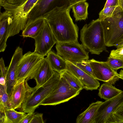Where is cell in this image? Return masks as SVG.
I'll use <instances>...</instances> for the list:
<instances>
[{
	"instance_id": "f1b7e54d",
	"label": "cell",
	"mask_w": 123,
	"mask_h": 123,
	"mask_svg": "<svg viewBox=\"0 0 123 123\" xmlns=\"http://www.w3.org/2000/svg\"><path fill=\"white\" fill-rule=\"evenodd\" d=\"M107 63L109 66L113 70L117 71L120 68L123 69V60L116 59L109 56Z\"/></svg>"
},
{
	"instance_id": "7c38bea8",
	"label": "cell",
	"mask_w": 123,
	"mask_h": 123,
	"mask_svg": "<svg viewBox=\"0 0 123 123\" xmlns=\"http://www.w3.org/2000/svg\"><path fill=\"white\" fill-rule=\"evenodd\" d=\"M71 6L70 0H38L30 12L27 23L56 7Z\"/></svg>"
},
{
	"instance_id": "8992f818",
	"label": "cell",
	"mask_w": 123,
	"mask_h": 123,
	"mask_svg": "<svg viewBox=\"0 0 123 123\" xmlns=\"http://www.w3.org/2000/svg\"><path fill=\"white\" fill-rule=\"evenodd\" d=\"M80 91L71 86L61 76L55 89L42 101L40 105H56L66 102L78 95Z\"/></svg>"
},
{
	"instance_id": "d6986e66",
	"label": "cell",
	"mask_w": 123,
	"mask_h": 123,
	"mask_svg": "<svg viewBox=\"0 0 123 123\" xmlns=\"http://www.w3.org/2000/svg\"><path fill=\"white\" fill-rule=\"evenodd\" d=\"M103 102L102 101H97L90 104L85 111L77 116L76 119V123H93L96 113Z\"/></svg>"
},
{
	"instance_id": "6da1fadb",
	"label": "cell",
	"mask_w": 123,
	"mask_h": 123,
	"mask_svg": "<svg viewBox=\"0 0 123 123\" xmlns=\"http://www.w3.org/2000/svg\"><path fill=\"white\" fill-rule=\"evenodd\" d=\"M71 7L66 6L56 7L43 15L57 42L78 41L79 28L70 15Z\"/></svg>"
},
{
	"instance_id": "4fadbf2b",
	"label": "cell",
	"mask_w": 123,
	"mask_h": 123,
	"mask_svg": "<svg viewBox=\"0 0 123 123\" xmlns=\"http://www.w3.org/2000/svg\"><path fill=\"white\" fill-rule=\"evenodd\" d=\"M66 61L67 70L78 79L82 84L84 89L91 91L98 89L100 85L98 80L83 71L74 64Z\"/></svg>"
},
{
	"instance_id": "d4e9b609",
	"label": "cell",
	"mask_w": 123,
	"mask_h": 123,
	"mask_svg": "<svg viewBox=\"0 0 123 123\" xmlns=\"http://www.w3.org/2000/svg\"><path fill=\"white\" fill-rule=\"evenodd\" d=\"M123 123V104L109 117L106 123Z\"/></svg>"
},
{
	"instance_id": "f35d334b",
	"label": "cell",
	"mask_w": 123,
	"mask_h": 123,
	"mask_svg": "<svg viewBox=\"0 0 123 123\" xmlns=\"http://www.w3.org/2000/svg\"><path fill=\"white\" fill-rule=\"evenodd\" d=\"M118 76L119 78L123 80V69L120 70L119 74Z\"/></svg>"
},
{
	"instance_id": "9a60e30c",
	"label": "cell",
	"mask_w": 123,
	"mask_h": 123,
	"mask_svg": "<svg viewBox=\"0 0 123 123\" xmlns=\"http://www.w3.org/2000/svg\"><path fill=\"white\" fill-rule=\"evenodd\" d=\"M28 85L25 80L17 81L10 96L12 108L15 109L22 107L26 95Z\"/></svg>"
},
{
	"instance_id": "ac0fdd59",
	"label": "cell",
	"mask_w": 123,
	"mask_h": 123,
	"mask_svg": "<svg viewBox=\"0 0 123 123\" xmlns=\"http://www.w3.org/2000/svg\"><path fill=\"white\" fill-rule=\"evenodd\" d=\"M54 73L49 62L45 58L40 68L33 79L36 83L35 87H37L43 85L51 78Z\"/></svg>"
},
{
	"instance_id": "d6a6232c",
	"label": "cell",
	"mask_w": 123,
	"mask_h": 123,
	"mask_svg": "<svg viewBox=\"0 0 123 123\" xmlns=\"http://www.w3.org/2000/svg\"><path fill=\"white\" fill-rule=\"evenodd\" d=\"M35 113L34 112L28 113L21 119L19 123H30Z\"/></svg>"
},
{
	"instance_id": "8fae6325",
	"label": "cell",
	"mask_w": 123,
	"mask_h": 123,
	"mask_svg": "<svg viewBox=\"0 0 123 123\" xmlns=\"http://www.w3.org/2000/svg\"><path fill=\"white\" fill-rule=\"evenodd\" d=\"M95 78L98 80L111 85L114 84L119 78V74L107 64L106 61L89 60Z\"/></svg>"
},
{
	"instance_id": "603a6c76",
	"label": "cell",
	"mask_w": 123,
	"mask_h": 123,
	"mask_svg": "<svg viewBox=\"0 0 123 123\" xmlns=\"http://www.w3.org/2000/svg\"><path fill=\"white\" fill-rule=\"evenodd\" d=\"M4 123H19L27 114L24 112L17 111L12 108H4Z\"/></svg>"
},
{
	"instance_id": "3957f363",
	"label": "cell",
	"mask_w": 123,
	"mask_h": 123,
	"mask_svg": "<svg viewBox=\"0 0 123 123\" xmlns=\"http://www.w3.org/2000/svg\"><path fill=\"white\" fill-rule=\"evenodd\" d=\"M61 77L60 73L54 71L51 78L42 86L31 88L28 84L26 95L22 106L23 111L27 113L34 112L42 101L55 89Z\"/></svg>"
},
{
	"instance_id": "44dd1931",
	"label": "cell",
	"mask_w": 123,
	"mask_h": 123,
	"mask_svg": "<svg viewBox=\"0 0 123 123\" xmlns=\"http://www.w3.org/2000/svg\"><path fill=\"white\" fill-rule=\"evenodd\" d=\"M122 91L112 85L105 82L100 86L98 95L100 98L106 101L117 95Z\"/></svg>"
},
{
	"instance_id": "2e32d148",
	"label": "cell",
	"mask_w": 123,
	"mask_h": 123,
	"mask_svg": "<svg viewBox=\"0 0 123 123\" xmlns=\"http://www.w3.org/2000/svg\"><path fill=\"white\" fill-rule=\"evenodd\" d=\"M45 21V19L43 15L27 23L21 36L24 37H29L33 38L42 30Z\"/></svg>"
},
{
	"instance_id": "ffe728a7",
	"label": "cell",
	"mask_w": 123,
	"mask_h": 123,
	"mask_svg": "<svg viewBox=\"0 0 123 123\" xmlns=\"http://www.w3.org/2000/svg\"><path fill=\"white\" fill-rule=\"evenodd\" d=\"M46 56V58L54 71L61 74L67 70L66 61L57 53L51 50Z\"/></svg>"
},
{
	"instance_id": "4dcf8cb0",
	"label": "cell",
	"mask_w": 123,
	"mask_h": 123,
	"mask_svg": "<svg viewBox=\"0 0 123 123\" xmlns=\"http://www.w3.org/2000/svg\"><path fill=\"white\" fill-rule=\"evenodd\" d=\"M43 115L42 113H35L30 123H44Z\"/></svg>"
},
{
	"instance_id": "b9f144b4",
	"label": "cell",
	"mask_w": 123,
	"mask_h": 123,
	"mask_svg": "<svg viewBox=\"0 0 123 123\" xmlns=\"http://www.w3.org/2000/svg\"><path fill=\"white\" fill-rule=\"evenodd\" d=\"M20 1H21L23 2H25L27 0H19Z\"/></svg>"
},
{
	"instance_id": "e0dca14e",
	"label": "cell",
	"mask_w": 123,
	"mask_h": 123,
	"mask_svg": "<svg viewBox=\"0 0 123 123\" xmlns=\"http://www.w3.org/2000/svg\"><path fill=\"white\" fill-rule=\"evenodd\" d=\"M10 14L5 11L0 15V52H4L7 46L6 41L8 38L9 23L8 18Z\"/></svg>"
},
{
	"instance_id": "74e56055",
	"label": "cell",
	"mask_w": 123,
	"mask_h": 123,
	"mask_svg": "<svg viewBox=\"0 0 123 123\" xmlns=\"http://www.w3.org/2000/svg\"><path fill=\"white\" fill-rule=\"evenodd\" d=\"M118 6L121 8L123 12V0H118Z\"/></svg>"
},
{
	"instance_id": "d590c367",
	"label": "cell",
	"mask_w": 123,
	"mask_h": 123,
	"mask_svg": "<svg viewBox=\"0 0 123 123\" xmlns=\"http://www.w3.org/2000/svg\"><path fill=\"white\" fill-rule=\"evenodd\" d=\"M0 85H2L4 87L5 89L7 91V76H3L1 74H0Z\"/></svg>"
},
{
	"instance_id": "8d00e7d4",
	"label": "cell",
	"mask_w": 123,
	"mask_h": 123,
	"mask_svg": "<svg viewBox=\"0 0 123 123\" xmlns=\"http://www.w3.org/2000/svg\"><path fill=\"white\" fill-rule=\"evenodd\" d=\"M87 0H70L71 4V6L79 2L82 1H85Z\"/></svg>"
},
{
	"instance_id": "cb8c5ba5",
	"label": "cell",
	"mask_w": 123,
	"mask_h": 123,
	"mask_svg": "<svg viewBox=\"0 0 123 123\" xmlns=\"http://www.w3.org/2000/svg\"><path fill=\"white\" fill-rule=\"evenodd\" d=\"M60 74L61 76L74 88L80 91L83 89L82 84L78 79L67 70H66Z\"/></svg>"
},
{
	"instance_id": "7a4b0ae2",
	"label": "cell",
	"mask_w": 123,
	"mask_h": 123,
	"mask_svg": "<svg viewBox=\"0 0 123 123\" xmlns=\"http://www.w3.org/2000/svg\"><path fill=\"white\" fill-rule=\"evenodd\" d=\"M80 40L84 48L92 54L107 52L101 21L98 18L84 25L80 31Z\"/></svg>"
},
{
	"instance_id": "277c9868",
	"label": "cell",
	"mask_w": 123,
	"mask_h": 123,
	"mask_svg": "<svg viewBox=\"0 0 123 123\" xmlns=\"http://www.w3.org/2000/svg\"><path fill=\"white\" fill-rule=\"evenodd\" d=\"M101 22L106 46L116 47L123 38V12L121 8L118 6L111 17Z\"/></svg>"
},
{
	"instance_id": "52a82bcc",
	"label": "cell",
	"mask_w": 123,
	"mask_h": 123,
	"mask_svg": "<svg viewBox=\"0 0 123 123\" xmlns=\"http://www.w3.org/2000/svg\"><path fill=\"white\" fill-rule=\"evenodd\" d=\"M55 48L57 53L65 60L74 64L88 60L89 52L78 41L57 42Z\"/></svg>"
},
{
	"instance_id": "e575fe53",
	"label": "cell",
	"mask_w": 123,
	"mask_h": 123,
	"mask_svg": "<svg viewBox=\"0 0 123 123\" xmlns=\"http://www.w3.org/2000/svg\"><path fill=\"white\" fill-rule=\"evenodd\" d=\"M0 123H4L5 114L4 107L0 103Z\"/></svg>"
},
{
	"instance_id": "4316f807",
	"label": "cell",
	"mask_w": 123,
	"mask_h": 123,
	"mask_svg": "<svg viewBox=\"0 0 123 123\" xmlns=\"http://www.w3.org/2000/svg\"><path fill=\"white\" fill-rule=\"evenodd\" d=\"M74 64L86 73L95 78L92 68L90 64L89 60H84Z\"/></svg>"
},
{
	"instance_id": "30bf717a",
	"label": "cell",
	"mask_w": 123,
	"mask_h": 123,
	"mask_svg": "<svg viewBox=\"0 0 123 123\" xmlns=\"http://www.w3.org/2000/svg\"><path fill=\"white\" fill-rule=\"evenodd\" d=\"M123 104V91L114 97L103 102L98 108L93 123H106L109 117Z\"/></svg>"
},
{
	"instance_id": "1f68e13d",
	"label": "cell",
	"mask_w": 123,
	"mask_h": 123,
	"mask_svg": "<svg viewBox=\"0 0 123 123\" xmlns=\"http://www.w3.org/2000/svg\"><path fill=\"white\" fill-rule=\"evenodd\" d=\"M0 74L3 76H7L8 67H5L4 60L2 57L1 58L0 60Z\"/></svg>"
},
{
	"instance_id": "9c48e42d",
	"label": "cell",
	"mask_w": 123,
	"mask_h": 123,
	"mask_svg": "<svg viewBox=\"0 0 123 123\" xmlns=\"http://www.w3.org/2000/svg\"><path fill=\"white\" fill-rule=\"evenodd\" d=\"M35 41L34 52L44 57L57 43L47 21L45 19L44 25L39 34L33 38Z\"/></svg>"
},
{
	"instance_id": "5b68a950",
	"label": "cell",
	"mask_w": 123,
	"mask_h": 123,
	"mask_svg": "<svg viewBox=\"0 0 123 123\" xmlns=\"http://www.w3.org/2000/svg\"><path fill=\"white\" fill-rule=\"evenodd\" d=\"M44 58L34 52L29 51L23 55L16 69L17 81L25 80L27 81L34 79Z\"/></svg>"
},
{
	"instance_id": "f546056e",
	"label": "cell",
	"mask_w": 123,
	"mask_h": 123,
	"mask_svg": "<svg viewBox=\"0 0 123 123\" xmlns=\"http://www.w3.org/2000/svg\"><path fill=\"white\" fill-rule=\"evenodd\" d=\"M109 56L112 58L123 60V46L112 50Z\"/></svg>"
},
{
	"instance_id": "7402d4cb",
	"label": "cell",
	"mask_w": 123,
	"mask_h": 123,
	"mask_svg": "<svg viewBox=\"0 0 123 123\" xmlns=\"http://www.w3.org/2000/svg\"><path fill=\"white\" fill-rule=\"evenodd\" d=\"M89 5L88 3L85 1L79 2L72 6L75 21L85 20L87 18Z\"/></svg>"
},
{
	"instance_id": "484cf974",
	"label": "cell",
	"mask_w": 123,
	"mask_h": 123,
	"mask_svg": "<svg viewBox=\"0 0 123 123\" xmlns=\"http://www.w3.org/2000/svg\"><path fill=\"white\" fill-rule=\"evenodd\" d=\"M0 103L6 108H12L10 101V97L4 87L0 85Z\"/></svg>"
},
{
	"instance_id": "5bb4252c",
	"label": "cell",
	"mask_w": 123,
	"mask_h": 123,
	"mask_svg": "<svg viewBox=\"0 0 123 123\" xmlns=\"http://www.w3.org/2000/svg\"><path fill=\"white\" fill-rule=\"evenodd\" d=\"M23 55L22 48L19 46L17 47L8 67L6 77L7 92L10 97L13 88L17 81L16 78V69Z\"/></svg>"
},
{
	"instance_id": "60d3db41",
	"label": "cell",
	"mask_w": 123,
	"mask_h": 123,
	"mask_svg": "<svg viewBox=\"0 0 123 123\" xmlns=\"http://www.w3.org/2000/svg\"><path fill=\"white\" fill-rule=\"evenodd\" d=\"M7 0H0V6H1L4 3L6 2Z\"/></svg>"
},
{
	"instance_id": "ba28073f",
	"label": "cell",
	"mask_w": 123,
	"mask_h": 123,
	"mask_svg": "<svg viewBox=\"0 0 123 123\" xmlns=\"http://www.w3.org/2000/svg\"><path fill=\"white\" fill-rule=\"evenodd\" d=\"M38 0H27L22 5H16L6 3L3 6L9 13L11 23L18 27L25 26L29 14Z\"/></svg>"
},
{
	"instance_id": "83f0119b",
	"label": "cell",
	"mask_w": 123,
	"mask_h": 123,
	"mask_svg": "<svg viewBox=\"0 0 123 123\" xmlns=\"http://www.w3.org/2000/svg\"><path fill=\"white\" fill-rule=\"evenodd\" d=\"M118 6H110L103 8L99 13L98 18L101 21H102L106 18L111 17Z\"/></svg>"
},
{
	"instance_id": "ab89813d",
	"label": "cell",
	"mask_w": 123,
	"mask_h": 123,
	"mask_svg": "<svg viewBox=\"0 0 123 123\" xmlns=\"http://www.w3.org/2000/svg\"><path fill=\"white\" fill-rule=\"evenodd\" d=\"M123 46V38L122 41L116 47L117 49L118 48Z\"/></svg>"
},
{
	"instance_id": "836d02e7",
	"label": "cell",
	"mask_w": 123,
	"mask_h": 123,
	"mask_svg": "<svg viewBox=\"0 0 123 123\" xmlns=\"http://www.w3.org/2000/svg\"><path fill=\"white\" fill-rule=\"evenodd\" d=\"M118 6V0H106L103 8Z\"/></svg>"
}]
</instances>
